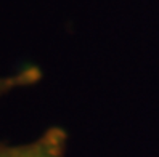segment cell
<instances>
[{
    "label": "cell",
    "mask_w": 159,
    "mask_h": 157,
    "mask_svg": "<svg viewBox=\"0 0 159 157\" xmlns=\"http://www.w3.org/2000/svg\"><path fill=\"white\" fill-rule=\"evenodd\" d=\"M68 133L64 128L53 125L24 144L0 143V157H66Z\"/></svg>",
    "instance_id": "obj_1"
},
{
    "label": "cell",
    "mask_w": 159,
    "mask_h": 157,
    "mask_svg": "<svg viewBox=\"0 0 159 157\" xmlns=\"http://www.w3.org/2000/svg\"><path fill=\"white\" fill-rule=\"evenodd\" d=\"M42 80V71L37 66H24L8 76H0V98L10 95L11 91L37 85Z\"/></svg>",
    "instance_id": "obj_2"
}]
</instances>
